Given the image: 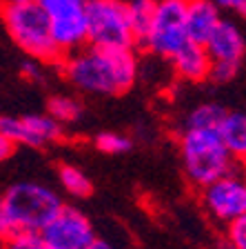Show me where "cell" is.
Here are the masks:
<instances>
[{
  "instance_id": "1",
  "label": "cell",
  "mask_w": 246,
  "mask_h": 249,
  "mask_svg": "<svg viewBox=\"0 0 246 249\" xmlns=\"http://www.w3.org/2000/svg\"><path fill=\"white\" fill-rule=\"evenodd\" d=\"M62 73L80 91L98 96H120L127 93L138 80L140 65L133 47L104 49L84 45L60 60Z\"/></svg>"
},
{
  "instance_id": "2",
  "label": "cell",
  "mask_w": 246,
  "mask_h": 249,
  "mask_svg": "<svg viewBox=\"0 0 246 249\" xmlns=\"http://www.w3.org/2000/svg\"><path fill=\"white\" fill-rule=\"evenodd\" d=\"M62 207L58 194L42 182H16L0 194V236L40 233Z\"/></svg>"
},
{
  "instance_id": "3",
  "label": "cell",
  "mask_w": 246,
  "mask_h": 249,
  "mask_svg": "<svg viewBox=\"0 0 246 249\" xmlns=\"http://www.w3.org/2000/svg\"><path fill=\"white\" fill-rule=\"evenodd\" d=\"M180 160L193 187L202 189L235 165L217 129H191L184 127L178 140Z\"/></svg>"
},
{
  "instance_id": "4",
  "label": "cell",
  "mask_w": 246,
  "mask_h": 249,
  "mask_svg": "<svg viewBox=\"0 0 246 249\" xmlns=\"http://www.w3.org/2000/svg\"><path fill=\"white\" fill-rule=\"evenodd\" d=\"M0 20L9 38L38 62H60L62 53L51 36V22L36 0L0 7Z\"/></svg>"
},
{
  "instance_id": "5",
  "label": "cell",
  "mask_w": 246,
  "mask_h": 249,
  "mask_svg": "<svg viewBox=\"0 0 246 249\" xmlns=\"http://www.w3.org/2000/svg\"><path fill=\"white\" fill-rule=\"evenodd\" d=\"M200 202L213 223L231 225L246 213V162H235L231 169L200 189Z\"/></svg>"
},
{
  "instance_id": "6",
  "label": "cell",
  "mask_w": 246,
  "mask_h": 249,
  "mask_svg": "<svg viewBox=\"0 0 246 249\" xmlns=\"http://www.w3.org/2000/svg\"><path fill=\"white\" fill-rule=\"evenodd\" d=\"M186 5L189 0H158L155 16L142 45L153 56L169 62L191 42L186 34Z\"/></svg>"
},
{
  "instance_id": "7",
  "label": "cell",
  "mask_w": 246,
  "mask_h": 249,
  "mask_svg": "<svg viewBox=\"0 0 246 249\" xmlns=\"http://www.w3.org/2000/svg\"><path fill=\"white\" fill-rule=\"evenodd\" d=\"M89 45L104 49L133 47L135 38L129 25L127 0H87Z\"/></svg>"
},
{
  "instance_id": "8",
  "label": "cell",
  "mask_w": 246,
  "mask_h": 249,
  "mask_svg": "<svg viewBox=\"0 0 246 249\" xmlns=\"http://www.w3.org/2000/svg\"><path fill=\"white\" fill-rule=\"evenodd\" d=\"M51 22V36L62 58L89 45L87 0H36Z\"/></svg>"
},
{
  "instance_id": "9",
  "label": "cell",
  "mask_w": 246,
  "mask_h": 249,
  "mask_svg": "<svg viewBox=\"0 0 246 249\" xmlns=\"http://www.w3.org/2000/svg\"><path fill=\"white\" fill-rule=\"evenodd\" d=\"M40 236L51 249H87L96 240V229L84 212L62 205L42 227Z\"/></svg>"
},
{
  "instance_id": "10",
  "label": "cell",
  "mask_w": 246,
  "mask_h": 249,
  "mask_svg": "<svg viewBox=\"0 0 246 249\" xmlns=\"http://www.w3.org/2000/svg\"><path fill=\"white\" fill-rule=\"evenodd\" d=\"M0 131L9 136L16 145L45 147L62 138V124L49 114L31 116H0Z\"/></svg>"
},
{
  "instance_id": "11",
  "label": "cell",
  "mask_w": 246,
  "mask_h": 249,
  "mask_svg": "<svg viewBox=\"0 0 246 249\" xmlns=\"http://www.w3.org/2000/svg\"><path fill=\"white\" fill-rule=\"evenodd\" d=\"M204 49L209 53L211 62H231L240 65L246 53V42L240 27L231 20H220V25L213 29L209 40L204 42Z\"/></svg>"
},
{
  "instance_id": "12",
  "label": "cell",
  "mask_w": 246,
  "mask_h": 249,
  "mask_svg": "<svg viewBox=\"0 0 246 249\" xmlns=\"http://www.w3.org/2000/svg\"><path fill=\"white\" fill-rule=\"evenodd\" d=\"M173 73L184 80V83H202L209 80V69H211V58L206 53L204 45L191 40L189 45L178 52L173 58L169 60Z\"/></svg>"
},
{
  "instance_id": "13",
  "label": "cell",
  "mask_w": 246,
  "mask_h": 249,
  "mask_svg": "<svg viewBox=\"0 0 246 249\" xmlns=\"http://www.w3.org/2000/svg\"><path fill=\"white\" fill-rule=\"evenodd\" d=\"M220 7L213 0H189L186 5V34L193 42L204 45L209 36L220 25Z\"/></svg>"
},
{
  "instance_id": "14",
  "label": "cell",
  "mask_w": 246,
  "mask_h": 249,
  "mask_svg": "<svg viewBox=\"0 0 246 249\" xmlns=\"http://www.w3.org/2000/svg\"><path fill=\"white\" fill-rule=\"evenodd\" d=\"M222 142L226 145L229 154L235 162H246V114L242 111H226L217 127Z\"/></svg>"
},
{
  "instance_id": "15",
  "label": "cell",
  "mask_w": 246,
  "mask_h": 249,
  "mask_svg": "<svg viewBox=\"0 0 246 249\" xmlns=\"http://www.w3.org/2000/svg\"><path fill=\"white\" fill-rule=\"evenodd\" d=\"M155 2H158V0H127L129 25H131L135 42H140V45H142V40L147 38L151 25H153Z\"/></svg>"
},
{
  "instance_id": "16",
  "label": "cell",
  "mask_w": 246,
  "mask_h": 249,
  "mask_svg": "<svg viewBox=\"0 0 246 249\" xmlns=\"http://www.w3.org/2000/svg\"><path fill=\"white\" fill-rule=\"evenodd\" d=\"M224 116H226V109L222 105L202 103L186 114L184 127H191V129H217Z\"/></svg>"
},
{
  "instance_id": "17",
  "label": "cell",
  "mask_w": 246,
  "mask_h": 249,
  "mask_svg": "<svg viewBox=\"0 0 246 249\" xmlns=\"http://www.w3.org/2000/svg\"><path fill=\"white\" fill-rule=\"evenodd\" d=\"M58 180H60L65 192L76 198H87L89 194L93 192V185H91V180H89V176L76 165H60V169H58Z\"/></svg>"
},
{
  "instance_id": "18",
  "label": "cell",
  "mask_w": 246,
  "mask_h": 249,
  "mask_svg": "<svg viewBox=\"0 0 246 249\" xmlns=\"http://www.w3.org/2000/svg\"><path fill=\"white\" fill-rule=\"evenodd\" d=\"M47 107H49V116L60 124H71L82 116V105L71 96H53Z\"/></svg>"
},
{
  "instance_id": "19",
  "label": "cell",
  "mask_w": 246,
  "mask_h": 249,
  "mask_svg": "<svg viewBox=\"0 0 246 249\" xmlns=\"http://www.w3.org/2000/svg\"><path fill=\"white\" fill-rule=\"evenodd\" d=\"M96 147L102 154H124L131 149V140L115 131H102L96 136Z\"/></svg>"
},
{
  "instance_id": "20",
  "label": "cell",
  "mask_w": 246,
  "mask_h": 249,
  "mask_svg": "<svg viewBox=\"0 0 246 249\" xmlns=\"http://www.w3.org/2000/svg\"><path fill=\"white\" fill-rule=\"evenodd\" d=\"M2 249H51L40 233H16L5 238Z\"/></svg>"
},
{
  "instance_id": "21",
  "label": "cell",
  "mask_w": 246,
  "mask_h": 249,
  "mask_svg": "<svg viewBox=\"0 0 246 249\" xmlns=\"http://www.w3.org/2000/svg\"><path fill=\"white\" fill-rule=\"evenodd\" d=\"M226 247L229 249H246V213L226 225Z\"/></svg>"
},
{
  "instance_id": "22",
  "label": "cell",
  "mask_w": 246,
  "mask_h": 249,
  "mask_svg": "<svg viewBox=\"0 0 246 249\" xmlns=\"http://www.w3.org/2000/svg\"><path fill=\"white\" fill-rule=\"evenodd\" d=\"M240 65H231V62H211L209 69V80L213 83H231L235 78Z\"/></svg>"
},
{
  "instance_id": "23",
  "label": "cell",
  "mask_w": 246,
  "mask_h": 249,
  "mask_svg": "<svg viewBox=\"0 0 246 249\" xmlns=\"http://www.w3.org/2000/svg\"><path fill=\"white\" fill-rule=\"evenodd\" d=\"M16 142L9 138V136H5L2 131H0V162H5V160H9L11 156H14V151H16Z\"/></svg>"
},
{
  "instance_id": "24",
  "label": "cell",
  "mask_w": 246,
  "mask_h": 249,
  "mask_svg": "<svg viewBox=\"0 0 246 249\" xmlns=\"http://www.w3.org/2000/svg\"><path fill=\"white\" fill-rule=\"evenodd\" d=\"M22 73H25L27 78H31V80H38V78H40V65H38V60L31 58L29 62H25V65H22Z\"/></svg>"
},
{
  "instance_id": "25",
  "label": "cell",
  "mask_w": 246,
  "mask_h": 249,
  "mask_svg": "<svg viewBox=\"0 0 246 249\" xmlns=\"http://www.w3.org/2000/svg\"><path fill=\"white\" fill-rule=\"evenodd\" d=\"M87 249H118L113 243H109V240H102V238H96L91 245H89Z\"/></svg>"
},
{
  "instance_id": "26",
  "label": "cell",
  "mask_w": 246,
  "mask_h": 249,
  "mask_svg": "<svg viewBox=\"0 0 246 249\" xmlns=\"http://www.w3.org/2000/svg\"><path fill=\"white\" fill-rule=\"evenodd\" d=\"M213 2H215L220 9H222V7H224V9H235L240 0H213Z\"/></svg>"
},
{
  "instance_id": "27",
  "label": "cell",
  "mask_w": 246,
  "mask_h": 249,
  "mask_svg": "<svg viewBox=\"0 0 246 249\" xmlns=\"http://www.w3.org/2000/svg\"><path fill=\"white\" fill-rule=\"evenodd\" d=\"M22 2H33V0H0V7H7V5H22Z\"/></svg>"
},
{
  "instance_id": "28",
  "label": "cell",
  "mask_w": 246,
  "mask_h": 249,
  "mask_svg": "<svg viewBox=\"0 0 246 249\" xmlns=\"http://www.w3.org/2000/svg\"><path fill=\"white\" fill-rule=\"evenodd\" d=\"M235 11H240V14H242V16H244V18H246V0H240V2H237Z\"/></svg>"
},
{
  "instance_id": "29",
  "label": "cell",
  "mask_w": 246,
  "mask_h": 249,
  "mask_svg": "<svg viewBox=\"0 0 246 249\" xmlns=\"http://www.w3.org/2000/svg\"><path fill=\"white\" fill-rule=\"evenodd\" d=\"M2 245H5V238H2V236H0V249H2Z\"/></svg>"
}]
</instances>
